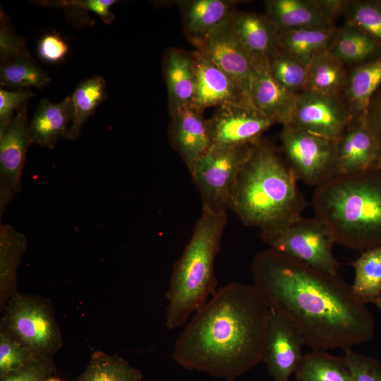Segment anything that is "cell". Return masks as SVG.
I'll use <instances>...</instances> for the list:
<instances>
[{"instance_id": "22", "label": "cell", "mask_w": 381, "mask_h": 381, "mask_svg": "<svg viewBox=\"0 0 381 381\" xmlns=\"http://www.w3.org/2000/svg\"><path fill=\"white\" fill-rule=\"evenodd\" d=\"M381 85V53L356 64L347 74L342 99L353 117L365 114Z\"/></svg>"}, {"instance_id": "7", "label": "cell", "mask_w": 381, "mask_h": 381, "mask_svg": "<svg viewBox=\"0 0 381 381\" xmlns=\"http://www.w3.org/2000/svg\"><path fill=\"white\" fill-rule=\"evenodd\" d=\"M261 238L271 248L315 269L338 275L339 263L333 254L334 237L329 227L316 217H302L283 228L262 231Z\"/></svg>"}, {"instance_id": "17", "label": "cell", "mask_w": 381, "mask_h": 381, "mask_svg": "<svg viewBox=\"0 0 381 381\" xmlns=\"http://www.w3.org/2000/svg\"><path fill=\"white\" fill-rule=\"evenodd\" d=\"M253 57L249 98L253 107L272 123L286 126L290 119L296 95L282 87L273 78L268 59Z\"/></svg>"}, {"instance_id": "19", "label": "cell", "mask_w": 381, "mask_h": 381, "mask_svg": "<svg viewBox=\"0 0 381 381\" xmlns=\"http://www.w3.org/2000/svg\"><path fill=\"white\" fill-rule=\"evenodd\" d=\"M267 16L279 32L301 28H334L320 0H267Z\"/></svg>"}, {"instance_id": "12", "label": "cell", "mask_w": 381, "mask_h": 381, "mask_svg": "<svg viewBox=\"0 0 381 381\" xmlns=\"http://www.w3.org/2000/svg\"><path fill=\"white\" fill-rule=\"evenodd\" d=\"M207 121L211 146L258 143L273 124L253 105L243 103L219 106Z\"/></svg>"}, {"instance_id": "35", "label": "cell", "mask_w": 381, "mask_h": 381, "mask_svg": "<svg viewBox=\"0 0 381 381\" xmlns=\"http://www.w3.org/2000/svg\"><path fill=\"white\" fill-rule=\"evenodd\" d=\"M346 25L363 31L381 44V1H349Z\"/></svg>"}, {"instance_id": "20", "label": "cell", "mask_w": 381, "mask_h": 381, "mask_svg": "<svg viewBox=\"0 0 381 381\" xmlns=\"http://www.w3.org/2000/svg\"><path fill=\"white\" fill-rule=\"evenodd\" d=\"M73 118L71 96L53 103L44 98L40 101L29 123L31 143L49 149L54 148L58 140L67 132Z\"/></svg>"}, {"instance_id": "34", "label": "cell", "mask_w": 381, "mask_h": 381, "mask_svg": "<svg viewBox=\"0 0 381 381\" xmlns=\"http://www.w3.org/2000/svg\"><path fill=\"white\" fill-rule=\"evenodd\" d=\"M268 61L273 78L282 87L295 95L306 90V65L280 48L268 58Z\"/></svg>"}, {"instance_id": "27", "label": "cell", "mask_w": 381, "mask_h": 381, "mask_svg": "<svg viewBox=\"0 0 381 381\" xmlns=\"http://www.w3.org/2000/svg\"><path fill=\"white\" fill-rule=\"evenodd\" d=\"M71 96L73 105L71 123L64 138L69 140L78 138L84 123L107 97V84L101 75L81 81Z\"/></svg>"}, {"instance_id": "26", "label": "cell", "mask_w": 381, "mask_h": 381, "mask_svg": "<svg viewBox=\"0 0 381 381\" xmlns=\"http://www.w3.org/2000/svg\"><path fill=\"white\" fill-rule=\"evenodd\" d=\"M233 4L234 1L224 0L183 1V25L190 41L202 39L222 23L233 11Z\"/></svg>"}, {"instance_id": "44", "label": "cell", "mask_w": 381, "mask_h": 381, "mask_svg": "<svg viewBox=\"0 0 381 381\" xmlns=\"http://www.w3.org/2000/svg\"><path fill=\"white\" fill-rule=\"evenodd\" d=\"M44 381H64V380H61L59 377L50 376L48 378H47L46 380H44Z\"/></svg>"}, {"instance_id": "29", "label": "cell", "mask_w": 381, "mask_h": 381, "mask_svg": "<svg viewBox=\"0 0 381 381\" xmlns=\"http://www.w3.org/2000/svg\"><path fill=\"white\" fill-rule=\"evenodd\" d=\"M381 44L374 38L353 27L339 28L329 54L343 64H358L380 54Z\"/></svg>"}, {"instance_id": "2", "label": "cell", "mask_w": 381, "mask_h": 381, "mask_svg": "<svg viewBox=\"0 0 381 381\" xmlns=\"http://www.w3.org/2000/svg\"><path fill=\"white\" fill-rule=\"evenodd\" d=\"M269 313L254 285L231 282L193 313L172 358L186 370L233 381L263 361Z\"/></svg>"}, {"instance_id": "28", "label": "cell", "mask_w": 381, "mask_h": 381, "mask_svg": "<svg viewBox=\"0 0 381 381\" xmlns=\"http://www.w3.org/2000/svg\"><path fill=\"white\" fill-rule=\"evenodd\" d=\"M344 66L329 52L318 55L308 66L305 90L342 96L348 74Z\"/></svg>"}, {"instance_id": "38", "label": "cell", "mask_w": 381, "mask_h": 381, "mask_svg": "<svg viewBox=\"0 0 381 381\" xmlns=\"http://www.w3.org/2000/svg\"><path fill=\"white\" fill-rule=\"evenodd\" d=\"M35 95L30 90L9 91L0 89V135L8 127L17 111Z\"/></svg>"}, {"instance_id": "31", "label": "cell", "mask_w": 381, "mask_h": 381, "mask_svg": "<svg viewBox=\"0 0 381 381\" xmlns=\"http://www.w3.org/2000/svg\"><path fill=\"white\" fill-rule=\"evenodd\" d=\"M51 82L47 71L31 56H20L1 62V87L30 90L42 88Z\"/></svg>"}, {"instance_id": "16", "label": "cell", "mask_w": 381, "mask_h": 381, "mask_svg": "<svg viewBox=\"0 0 381 381\" xmlns=\"http://www.w3.org/2000/svg\"><path fill=\"white\" fill-rule=\"evenodd\" d=\"M191 54L195 73L191 107L202 113L206 108L229 103L253 105L236 84L202 52L197 49Z\"/></svg>"}, {"instance_id": "21", "label": "cell", "mask_w": 381, "mask_h": 381, "mask_svg": "<svg viewBox=\"0 0 381 381\" xmlns=\"http://www.w3.org/2000/svg\"><path fill=\"white\" fill-rule=\"evenodd\" d=\"M164 74L169 111L190 106L195 89V73L191 52L179 49H169L164 59Z\"/></svg>"}, {"instance_id": "43", "label": "cell", "mask_w": 381, "mask_h": 381, "mask_svg": "<svg viewBox=\"0 0 381 381\" xmlns=\"http://www.w3.org/2000/svg\"><path fill=\"white\" fill-rule=\"evenodd\" d=\"M373 303L378 308L381 313V293L375 298Z\"/></svg>"}, {"instance_id": "1", "label": "cell", "mask_w": 381, "mask_h": 381, "mask_svg": "<svg viewBox=\"0 0 381 381\" xmlns=\"http://www.w3.org/2000/svg\"><path fill=\"white\" fill-rule=\"evenodd\" d=\"M252 273L269 308L293 322L313 350H344L373 338L372 314L338 275L271 248L255 256Z\"/></svg>"}, {"instance_id": "5", "label": "cell", "mask_w": 381, "mask_h": 381, "mask_svg": "<svg viewBox=\"0 0 381 381\" xmlns=\"http://www.w3.org/2000/svg\"><path fill=\"white\" fill-rule=\"evenodd\" d=\"M226 223V213L202 207L191 238L174 265L166 292L165 323L169 329L186 324L217 292L214 265Z\"/></svg>"}, {"instance_id": "8", "label": "cell", "mask_w": 381, "mask_h": 381, "mask_svg": "<svg viewBox=\"0 0 381 381\" xmlns=\"http://www.w3.org/2000/svg\"><path fill=\"white\" fill-rule=\"evenodd\" d=\"M255 144L211 146L190 173L202 197L203 208L226 213L236 177Z\"/></svg>"}, {"instance_id": "33", "label": "cell", "mask_w": 381, "mask_h": 381, "mask_svg": "<svg viewBox=\"0 0 381 381\" xmlns=\"http://www.w3.org/2000/svg\"><path fill=\"white\" fill-rule=\"evenodd\" d=\"M351 265L355 270L351 284L354 294L365 304L373 303L381 293V247L363 251Z\"/></svg>"}, {"instance_id": "3", "label": "cell", "mask_w": 381, "mask_h": 381, "mask_svg": "<svg viewBox=\"0 0 381 381\" xmlns=\"http://www.w3.org/2000/svg\"><path fill=\"white\" fill-rule=\"evenodd\" d=\"M285 158L260 140L239 171L228 207L247 226L273 231L297 221L307 205Z\"/></svg>"}, {"instance_id": "15", "label": "cell", "mask_w": 381, "mask_h": 381, "mask_svg": "<svg viewBox=\"0 0 381 381\" xmlns=\"http://www.w3.org/2000/svg\"><path fill=\"white\" fill-rule=\"evenodd\" d=\"M380 152L378 140L364 115L353 117L337 143L336 176L376 167Z\"/></svg>"}, {"instance_id": "23", "label": "cell", "mask_w": 381, "mask_h": 381, "mask_svg": "<svg viewBox=\"0 0 381 381\" xmlns=\"http://www.w3.org/2000/svg\"><path fill=\"white\" fill-rule=\"evenodd\" d=\"M234 22L241 42L252 56L268 59L279 48V32L267 15L234 11Z\"/></svg>"}, {"instance_id": "14", "label": "cell", "mask_w": 381, "mask_h": 381, "mask_svg": "<svg viewBox=\"0 0 381 381\" xmlns=\"http://www.w3.org/2000/svg\"><path fill=\"white\" fill-rule=\"evenodd\" d=\"M28 103L15 114L6 131L0 135V214L21 190V176L28 146L31 144Z\"/></svg>"}, {"instance_id": "36", "label": "cell", "mask_w": 381, "mask_h": 381, "mask_svg": "<svg viewBox=\"0 0 381 381\" xmlns=\"http://www.w3.org/2000/svg\"><path fill=\"white\" fill-rule=\"evenodd\" d=\"M36 358L29 349L0 329V377Z\"/></svg>"}, {"instance_id": "10", "label": "cell", "mask_w": 381, "mask_h": 381, "mask_svg": "<svg viewBox=\"0 0 381 381\" xmlns=\"http://www.w3.org/2000/svg\"><path fill=\"white\" fill-rule=\"evenodd\" d=\"M353 118L341 96L303 90L296 95L289 121L284 126L338 140Z\"/></svg>"}, {"instance_id": "32", "label": "cell", "mask_w": 381, "mask_h": 381, "mask_svg": "<svg viewBox=\"0 0 381 381\" xmlns=\"http://www.w3.org/2000/svg\"><path fill=\"white\" fill-rule=\"evenodd\" d=\"M76 381H143V375L122 357L97 351Z\"/></svg>"}, {"instance_id": "11", "label": "cell", "mask_w": 381, "mask_h": 381, "mask_svg": "<svg viewBox=\"0 0 381 381\" xmlns=\"http://www.w3.org/2000/svg\"><path fill=\"white\" fill-rule=\"evenodd\" d=\"M192 43L249 98L253 57L238 36L234 11L204 37Z\"/></svg>"}, {"instance_id": "25", "label": "cell", "mask_w": 381, "mask_h": 381, "mask_svg": "<svg viewBox=\"0 0 381 381\" xmlns=\"http://www.w3.org/2000/svg\"><path fill=\"white\" fill-rule=\"evenodd\" d=\"M339 28H301L281 32L279 48L307 66L318 55L329 52Z\"/></svg>"}, {"instance_id": "42", "label": "cell", "mask_w": 381, "mask_h": 381, "mask_svg": "<svg viewBox=\"0 0 381 381\" xmlns=\"http://www.w3.org/2000/svg\"><path fill=\"white\" fill-rule=\"evenodd\" d=\"M364 117L378 140L380 152L376 167L381 168V85L372 98Z\"/></svg>"}, {"instance_id": "37", "label": "cell", "mask_w": 381, "mask_h": 381, "mask_svg": "<svg viewBox=\"0 0 381 381\" xmlns=\"http://www.w3.org/2000/svg\"><path fill=\"white\" fill-rule=\"evenodd\" d=\"M344 351L352 381H381V363L378 360L358 353L351 348Z\"/></svg>"}, {"instance_id": "9", "label": "cell", "mask_w": 381, "mask_h": 381, "mask_svg": "<svg viewBox=\"0 0 381 381\" xmlns=\"http://www.w3.org/2000/svg\"><path fill=\"white\" fill-rule=\"evenodd\" d=\"M280 141L297 181L317 188L336 176L337 140L283 126Z\"/></svg>"}, {"instance_id": "40", "label": "cell", "mask_w": 381, "mask_h": 381, "mask_svg": "<svg viewBox=\"0 0 381 381\" xmlns=\"http://www.w3.org/2000/svg\"><path fill=\"white\" fill-rule=\"evenodd\" d=\"M11 25L8 17L1 9V62L17 56H31L26 49L25 42L16 35Z\"/></svg>"}, {"instance_id": "13", "label": "cell", "mask_w": 381, "mask_h": 381, "mask_svg": "<svg viewBox=\"0 0 381 381\" xmlns=\"http://www.w3.org/2000/svg\"><path fill=\"white\" fill-rule=\"evenodd\" d=\"M306 340L286 317L270 308L263 362L273 381H289L298 368Z\"/></svg>"}, {"instance_id": "6", "label": "cell", "mask_w": 381, "mask_h": 381, "mask_svg": "<svg viewBox=\"0 0 381 381\" xmlns=\"http://www.w3.org/2000/svg\"><path fill=\"white\" fill-rule=\"evenodd\" d=\"M1 312L0 329L29 349L36 357L54 360L63 341L49 299L19 293Z\"/></svg>"}, {"instance_id": "24", "label": "cell", "mask_w": 381, "mask_h": 381, "mask_svg": "<svg viewBox=\"0 0 381 381\" xmlns=\"http://www.w3.org/2000/svg\"><path fill=\"white\" fill-rule=\"evenodd\" d=\"M27 248L26 237L11 225L0 226V310L19 294L17 270Z\"/></svg>"}, {"instance_id": "4", "label": "cell", "mask_w": 381, "mask_h": 381, "mask_svg": "<svg viewBox=\"0 0 381 381\" xmlns=\"http://www.w3.org/2000/svg\"><path fill=\"white\" fill-rule=\"evenodd\" d=\"M312 204L337 243L362 252L381 247V168L334 177L315 188Z\"/></svg>"}, {"instance_id": "18", "label": "cell", "mask_w": 381, "mask_h": 381, "mask_svg": "<svg viewBox=\"0 0 381 381\" xmlns=\"http://www.w3.org/2000/svg\"><path fill=\"white\" fill-rule=\"evenodd\" d=\"M170 114L171 144L190 173L197 161L211 147L207 121L202 112L190 106L179 108Z\"/></svg>"}, {"instance_id": "30", "label": "cell", "mask_w": 381, "mask_h": 381, "mask_svg": "<svg viewBox=\"0 0 381 381\" xmlns=\"http://www.w3.org/2000/svg\"><path fill=\"white\" fill-rule=\"evenodd\" d=\"M296 381H352L344 357L326 351L313 350L304 355L296 371Z\"/></svg>"}, {"instance_id": "41", "label": "cell", "mask_w": 381, "mask_h": 381, "mask_svg": "<svg viewBox=\"0 0 381 381\" xmlns=\"http://www.w3.org/2000/svg\"><path fill=\"white\" fill-rule=\"evenodd\" d=\"M68 51L67 43L56 34L44 35L39 41L37 53L47 62L55 63L64 59Z\"/></svg>"}, {"instance_id": "39", "label": "cell", "mask_w": 381, "mask_h": 381, "mask_svg": "<svg viewBox=\"0 0 381 381\" xmlns=\"http://www.w3.org/2000/svg\"><path fill=\"white\" fill-rule=\"evenodd\" d=\"M55 370L54 360L36 358L21 368L1 377L0 381H44L52 376Z\"/></svg>"}]
</instances>
